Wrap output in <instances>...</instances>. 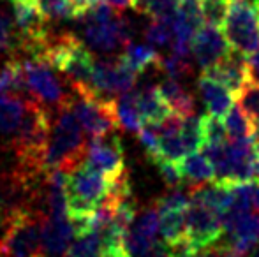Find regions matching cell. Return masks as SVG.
<instances>
[{
  "label": "cell",
  "instance_id": "22",
  "mask_svg": "<svg viewBox=\"0 0 259 257\" xmlns=\"http://www.w3.org/2000/svg\"><path fill=\"white\" fill-rule=\"evenodd\" d=\"M159 233L162 241L169 247L185 240V210L160 212Z\"/></svg>",
  "mask_w": 259,
  "mask_h": 257
},
{
  "label": "cell",
  "instance_id": "15",
  "mask_svg": "<svg viewBox=\"0 0 259 257\" xmlns=\"http://www.w3.org/2000/svg\"><path fill=\"white\" fill-rule=\"evenodd\" d=\"M198 90L208 115L222 120L233 106V93L226 86H222L221 83H217L215 79L208 78L205 74L199 76Z\"/></svg>",
  "mask_w": 259,
  "mask_h": 257
},
{
  "label": "cell",
  "instance_id": "41",
  "mask_svg": "<svg viewBox=\"0 0 259 257\" xmlns=\"http://www.w3.org/2000/svg\"><path fill=\"white\" fill-rule=\"evenodd\" d=\"M252 2H256V0H252Z\"/></svg>",
  "mask_w": 259,
  "mask_h": 257
},
{
  "label": "cell",
  "instance_id": "8",
  "mask_svg": "<svg viewBox=\"0 0 259 257\" xmlns=\"http://www.w3.org/2000/svg\"><path fill=\"white\" fill-rule=\"evenodd\" d=\"M138 72L133 71L122 59H106V60H96L92 72V83L90 90L104 97L122 95L129 90L136 88Z\"/></svg>",
  "mask_w": 259,
  "mask_h": 257
},
{
  "label": "cell",
  "instance_id": "19",
  "mask_svg": "<svg viewBox=\"0 0 259 257\" xmlns=\"http://www.w3.org/2000/svg\"><path fill=\"white\" fill-rule=\"evenodd\" d=\"M159 90L164 99L167 100V104L171 106L173 113L180 115V117H189V115L194 113V108H196L194 97L178 83V79L167 78L166 76V79H162L159 83Z\"/></svg>",
  "mask_w": 259,
  "mask_h": 257
},
{
  "label": "cell",
  "instance_id": "14",
  "mask_svg": "<svg viewBox=\"0 0 259 257\" xmlns=\"http://www.w3.org/2000/svg\"><path fill=\"white\" fill-rule=\"evenodd\" d=\"M76 238L69 215H46L42 222V254L45 257H65Z\"/></svg>",
  "mask_w": 259,
  "mask_h": 257
},
{
  "label": "cell",
  "instance_id": "39",
  "mask_svg": "<svg viewBox=\"0 0 259 257\" xmlns=\"http://www.w3.org/2000/svg\"><path fill=\"white\" fill-rule=\"evenodd\" d=\"M104 257H129L125 254L122 247L118 248H109V250H104Z\"/></svg>",
  "mask_w": 259,
  "mask_h": 257
},
{
  "label": "cell",
  "instance_id": "25",
  "mask_svg": "<svg viewBox=\"0 0 259 257\" xmlns=\"http://www.w3.org/2000/svg\"><path fill=\"white\" fill-rule=\"evenodd\" d=\"M46 20H72L79 18L76 0H35Z\"/></svg>",
  "mask_w": 259,
  "mask_h": 257
},
{
  "label": "cell",
  "instance_id": "34",
  "mask_svg": "<svg viewBox=\"0 0 259 257\" xmlns=\"http://www.w3.org/2000/svg\"><path fill=\"white\" fill-rule=\"evenodd\" d=\"M145 257H173V252H171L169 245H166L164 241H157L154 248Z\"/></svg>",
  "mask_w": 259,
  "mask_h": 257
},
{
  "label": "cell",
  "instance_id": "13",
  "mask_svg": "<svg viewBox=\"0 0 259 257\" xmlns=\"http://www.w3.org/2000/svg\"><path fill=\"white\" fill-rule=\"evenodd\" d=\"M13 18L21 42L42 41L48 37L46 16L39 9L35 0H18L13 2Z\"/></svg>",
  "mask_w": 259,
  "mask_h": 257
},
{
  "label": "cell",
  "instance_id": "24",
  "mask_svg": "<svg viewBox=\"0 0 259 257\" xmlns=\"http://www.w3.org/2000/svg\"><path fill=\"white\" fill-rule=\"evenodd\" d=\"M224 127L228 132L229 139H245V137H254L256 129L250 124V120L245 117L243 110L238 104H233L231 110L224 117Z\"/></svg>",
  "mask_w": 259,
  "mask_h": 257
},
{
  "label": "cell",
  "instance_id": "28",
  "mask_svg": "<svg viewBox=\"0 0 259 257\" xmlns=\"http://www.w3.org/2000/svg\"><path fill=\"white\" fill-rule=\"evenodd\" d=\"M159 69L167 76V78L180 79V78H184V76L191 74V71H192L191 57L177 55V53L171 52L166 59H160Z\"/></svg>",
  "mask_w": 259,
  "mask_h": 257
},
{
  "label": "cell",
  "instance_id": "23",
  "mask_svg": "<svg viewBox=\"0 0 259 257\" xmlns=\"http://www.w3.org/2000/svg\"><path fill=\"white\" fill-rule=\"evenodd\" d=\"M180 137L184 141V146L189 153L199 151L205 144V124H203V117L198 115H189L184 117L180 127Z\"/></svg>",
  "mask_w": 259,
  "mask_h": 257
},
{
  "label": "cell",
  "instance_id": "7",
  "mask_svg": "<svg viewBox=\"0 0 259 257\" xmlns=\"http://www.w3.org/2000/svg\"><path fill=\"white\" fill-rule=\"evenodd\" d=\"M27 76V85L30 97L45 104L50 110H57L69 100V92H65L62 79L52 71V65L35 59H20Z\"/></svg>",
  "mask_w": 259,
  "mask_h": 257
},
{
  "label": "cell",
  "instance_id": "30",
  "mask_svg": "<svg viewBox=\"0 0 259 257\" xmlns=\"http://www.w3.org/2000/svg\"><path fill=\"white\" fill-rule=\"evenodd\" d=\"M145 39L154 46H167L173 42V21L152 20L145 30Z\"/></svg>",
  "mask_w": 259,
  "mask_h": 257
},
{
  "label": "cell",
  "instance_id": "18",
  "mask_svg": "<svg viewBox=\"0 0 259 257\" xmlns=\"http://www.w3.org/2000/svg\"><path fill=\"white\" fill-rule=\"evenodd\" d=\"M178 168L184 176V182H189V185H203V183L215 182V169L205 153L194 151V153L185 155Z\"/></svg>",
  "mask_w": 259,
  "mask_h": 257
},
{
  "label": "cell",
  "instance_id": "27",
  "mask_svg": "<svg viewBox=\"0 0 259 257\" xmlns=\"http://www.w3.org/2000/svg\"><path fill=\"white\" fill-rule=\"evenodd\" d=\"M157 241L147 238L145 234H141L140 231L134 229V227H129V231L123 234L122 248L125 250V254L129 257H145L154 248V245Z\"/></svg>",
  "mask_w": 259,
  "mask_h": 257
},
{
  "label": "cell",
  "instance_id": "38",
  "mask_svg": "<svg viewBox=\"0 0 259 257\" xmlns=\"http://www.w3.org/2000/svg\"><path fill=\"white\" fill-rule=\"evenodd\" d=\"M97 2H99V0H76V6H78V9H79V18H81L90 7L96 6Z\"/></svg>",
  "mask_w": 259,
  "mask_h": 257
},
{
  "label": "cell",
  "instance_id": "16",
  "mask_svg": "<svg viewBox=\"0 0 259 257\" xmlns=\"http://www.w3.org/2000/svg\"><path fill=\"white\" fill-rule=\"evenodd\" d=\"M138 110L143 118V124L152 125L160 124L169 115H173V110L162 97L159 86L154 85H145L143 88L138 90Z\"/></svg>",
  "mask_w": 259,
  "mask_h": 257
},
{
  "label": "cell",
  "instance_id": "3",
  "mask_svg": "<svg viewBox=\"0 0 259 257\" xmlns=\"http://www.w3.org/2000/svg\"><path fill=\"white\" fill-rule=\"evenodd\" d=\"M71 106L83 130L90 137H99L115 132L120 125L116 115V99L96 93L87 86H71Z\"/></svg>",
  "mask_w": 259,
  "mask_h": 257
},
{
  "label": "cell",
  "instance_id": "10",
  "mask_svg": "<svg viewBox=\"0 0 259 257\" xmlns=\"http://www.w3.org/2000/svg\"><path fill=\"white\" fill-rule=\"evenodd\" d=\"M201 74L221 83L235 97L245 88L247 83L252 81L247 59L235 52H229L224 59H221L215 65L208 67L206 71H201Z\"/></svg>",
  "mask_w": 259,
  "mask_h": 257
},
{
  "label": "cell",
  "instance_id": "9",
  "mask_svg": "<svg viewBox=\"0 0 259 257\" xmlns=\"http://www.w3.org/2000/svg\"><path fill=\"white\" fill-rule=\"evenodd\" d=\"M85 161L97 171L104 173L109 180L122 175L125 171V155L122 139L116 130L99 137H90Z\"/></svg>",
  "mask_w": 259,
  "mask_h": 257
},
{
  "label": "cell",
  "instance_id": "36",
  "mask_svg": "<svg viewBox=\"0 0 259 257\" xmlns=\"http://www.w3.org/2000/svg\"><path fill=\"white\" fill-rule=\"evenodd\" d=\"M249 62V69H250V76H252L254 81H259V52L256 55H252L250 59H247Z\"/></svg>",
  "mask_w": 259,
  "mask_h": 257
},
{
  "label": "cell",
  "instance_id": "32",
  "mask_svg": "<svg viewBox=\"0 0 259 257\" xmlns=\"http://www.w3.org/2000/svg\"><path fill=\"white\" fill-rule=\"evenodd\" d=\"M203 124H205V144H224L228 143L229 136L226 132L224 124L221 118L215 117H203ZM203 144V146H205Z\"/></svg>",
  "mask_w": 259,
  "mask_h": 257
},
{
  "label": "cell",
  "instance_id": "1",
  "mask_svg": "<svg viewBox=\"0 0 259 257\" xmlns=\"http://www.w3.org/2000/svg\"><path fill=\"white\" fill-rule=\"evenodd\" d=\"M87 141L83 136V127L71 106V100L64 102L55 110V122L52 124L50 143L46 150L45 169L46 173L53 169L71 171L87 159Z\"/></svg>",
  "mask_w": 259,
  "mask_h": 257
},
{
  "label": "cell",
  "instance_id": "12",
  "mask_svg": "<svg viewBox=\"0 0 259 257\" xmlns=\"http://www.w3.org/2000/svg\"><path fill=\"white\" fill-rule=\"evenodd\" d=\"M224 233H228V243L240 254L249 255L256 250L259 241V213H240L236 217H226L222 219Z\"/></svg>",
  "mask_w": 259,
  "mask_h": 257
},
{
  "label": "cell",
  "instance_id": "33",
  "mask_svg": "<svg viewBox=\"0 0 259 257\" xmlns=\"http://www.w3.org/2000/svg\"><path fill=\"white\" fill-rule=\"evenodd\" d=\"M154 164L159 168L160 176H162L164 183H166L167 187L182 185V182H184V176H182L178 164L169 162V161H164V159H157V161H154Z\"/></svg>",
  "mask_w": 259,
  "mask_h": 257
},
{
  "label": "cell",
  "instance_id": "5",
  "mask_svg": "<svg viewBox=\"0 0 259 257\" xmlns=\"http://www.w3.org/2000/svg\"><path fill=\"white\" fill-rule=\"evenodd\" d=\"M85 21V44L99 53H115L120 46L125 48L133 42L134 27L127 18L115 14L106 20H94V18H81Z\"/></svg>",
  "mask_w": 259,
  "mask_h": 257
},
{
  "label": "cell",
  "instance_id": "29",
  "mask_svg": "<svg viewBox=\"0 0 259 257\" xmlns=\"http://www.w3.org/2000/svg\"><path fill=\"white\" fill-rule=\"evenodd\" d=\"M191 202L189 190H184L182 185L169 187L159 199L155 201L159 212H169V210H185Z\"/></svg>",
  "mask_w": 259,
  "mask_h": 257
},
{
  "label": "cell",
  "instance_id": "40",
  "mask_svg": "<svg viewBox=\"0 0 259 257\" xmlns=\"http://www.w3.org/2000/svg\"><path fill=\"white\" fill-rule=\"evenodd\" d=\"M13 2H18V0H13Z\"/></svg>",
  "mask_w": 259,
  "mask_h": 257
},
{
  "label": "cell",
  "instance_id": "20",
  "mask_svg": "<svg viewBox=\"0 0 259 257\" xmlns=\"http://www.w3.org/2000/svg\"><path fill=\"white\" fill-rule=\"evenodd\" d=\"M116 115H118V122L123 129L129 132H140V129L143 127V118L138 110V88H133L118 95Z\"/></svg>",
  "mask_w": 259,
  "mask_h": 257
},
{
  "label": "cell",
  "instance_id": "4",
  "mask_svg": "<svg viewBox=\"0 0 259 257\" xmlns=\"http://www.w3.org/2000/svg\"><path fill=\"white\" fill-rule=\"evenodd\" d=\"M222 32L231 52L250 59L259 52V7L252 0H229Z\"/></svg>",
  "mask_w": 259,
  "mask_h": 257
},
{
  "label": "cell",
  "instance_id": "35",
  "mask_svg": "<svg viewBox=\"0 0 259 257\" xmlns=\"http://www.w3.org/2000/svg\"><path fill=\"white\" fill-rule=\"evenodd\" d=\"M152 4H154V0H133V9L136 13L147 14L148 16V11H150Z\"/></svg>",
  "mask_w": 259,
  "mask_h": 257
},
{
  "label": "cell",
  "instance_id": "31",
  "mask_svg": "<svg viewBox=\"0 0 259 257\" xmlns=\"http://www.w3.org/2000/svg\"><path fill=\"white\" fill-rule=\"evenodd\" d=\"M228 9H229V0H201L203 23L222 28Z\"/></svg>",
  "mask_w": 259,
  "mask_h": 257
},
{
  "label": "cell",
  "instance_id": "26",
  "mask_svg": "<svg viewBox=\"0 0 259 257\" xmlns=\"http://www.w3.org/2000/svg\"><path fill=\"white\" fill-rule=\"evenodd\" d=\"M238 106L250 120L254 129L259 130V81H249L245 88L238 93Z\"/></svg>",
  "mask_w": 259,
  "mask_h": 257
},
{
  "label": "cell",
  "instance_id": "37",
  "mask_svg": "<svg viewBox=\"0 0 259 257\" xmlns=\"http://www.w3.org/2000/svg\"><path fill=\"white\" fill-rule=\"evenodd\" d=\"M104 2L118 11H125L127 7H133V0H104Z\"/></svg>",
  "mask_w": 259,
  "mask_h": 257
},
{
  "label": "cell",
  "instance_id": "6",
  "mask_svg": "<svg viewBox=\"0 0 259 257\" xmlns=\"http://www.w3.org/2000/svg\"><path fill=\"white\" fill-rule=\"evenodd\" d=\"M222 219L198 199H191L185 208V240L196 252L210 248L222 240Z\"/></svg>",
  "mask_w": 259,
  "mask_h": 257
},
{
  "label": "cell",
  "instance_id": "17",
  "mask_svg": "<svg viewBox=\"0 0 259 257\" xmlns=\"http://www.w3.org/2000/svg\"><path fill=\"white\" fill-rule=\"evenodd\" d=\"M28 97L21 95H0V137L7 144L14 137L23 120Z\"/></svg>",
  "mask_w": 259,
  "mask_h": 257
},
{
  "label": "cell",
  "instance_id": "11",
  "mask_svg": "<svg viewBox=\"0 0 259 257\" xmlns=\"http://www.w3.org/2000/svg\"><path fill=\"white\" fill-rule=\"evenodd\" d=\"M229 52L231 49H229L228 41L224 37V32L219 27H211L206 23L199 27L191 44V53L201 71H206L208 67L215 65Z\"/></svg>",
  "mask_w": 259,
  "mask_h": 257
},
{
  "label": "cell",
  "instance_id": "21",
  "mask_svg": "<svg viewBox=\"0 0 259 257\" xmlns=\"http://www.w3.org/2000/svg\"><path fill=\"white\" fill-rule=\"evenodd\" d=\"M120 59L129 65L133 71H136L138 74H140V72L147 71L148 67L159 69L162 57H160L152 46L133 44V42H131V44H127L125 48H123V53L120 55Z\"/></svg>",
  "mask_w": 259,
  "mask_h": 257
},
{
  "label": "cell",
  "instance_id": "2",
  "mask_svg": "<svg viewBox=\"0 0 259 257\" xmlns=\"http://www.w3.org/2000/svg\"><path fill=\"white\" fill-rule=\"evenodd\" d=\"M46 213L35 208L18 212L0 234V250L6 257H45L42 222Z\"/></svg>",
  "mask_w": 259,
  "mask_h": 257
}]
</instances>
